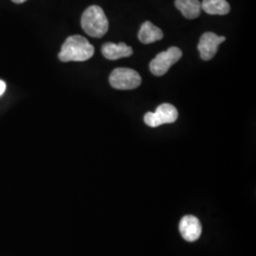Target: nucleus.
<instances>
[{"label": "nucleus", "instance_id": "obj_1", "mask_svg": "<svg viewBox=\"0 0 256 256\" xmlns=\"http://www.w3.org/2000/svg\"><path fill=\"white\" fill-rule=\"evenodd\" d=\"M95 52L94 46L81 36H72L64 41L58 54L62 62H84Z\"/></svg>", "mask_w": 256, "mask_h": 256}, {"label": "nucleus", "instance_id": "obj_2", "mask_svg": "<svg viewBox=\"0 0 256 256\" xmlns=\"http://www.w3.org/2000/svg\"><path fill=\"white\" fill-rule=\"evenodd\" d=\"M81 25L84 32L94 38L104 36L110 28L108 19L104 10L97 5H92L84 12Z\"/></svg>", "mask_w": 256, "mask_h": 256}, {"label": "nucleus", "instance_id": "obj_3", "mask_svg": "<svg viewBox=\"0 0 256 256\" xmlns=\"http://www.w3.org/2000/svg\"><path fill=\"white\" fill-rule=\"evenodd\" d=\"M111 86L120 90H131L138 88L142 84V77L136 70L128 68H118L110 76Z\"/></svg>", "mask_w": 256, "mask_h": 256}, {"label": "nucleus", "instance_id": "obj_4", "mask_svg": "<svg viewBox=\"0 0 256 256\" xmlns=\"http://www.w3.org/2000/svg\"><path fill=\"white\" fill-rule=\"evenodd\" d=\"M182 56V52L176 46H171L167 50L156 56L150 63V72L155 76H164L169 68Z\"/></svg>", "mask_w": 256, "mask_h": 256}, {"label": "nucleus", "instance_id": "obj_5", "mask_svg": "<svg viewBox=\"0 0 256 256\" xmlns=\"http://www.w3.org/2000/svg\"><path fill=\"white\" fill-rule=\"evenodd\" d=\"M178 117V112L173 104H162L155 112H148L144 116V122L150 128H158L165 124H173Z\"/></svg>", "mask_w": 256, "mask_h": 256}, {"label": "nucleus", "instance_id": "obj_6", "mask_svg": "<svg viewBox=\"0 0 256 256\" xmlns=\"http://www.w3.org/2000/svg\"><path fill=\"white\" fill-rule=\"evenodd\" d=\"M225 40V37L218 36L214 32L203 34L198 46L202 60L209 61L212 59L216 54L220 44H222Z\"/></svg>", "mask_w": 256, "mask_h": 256}, {"label": "nucleus", "instance_id": "obj_7", "mask_svg": "<svg viewBox=\"0 0 256 256\" xmlns=\"http://www.w3.org/2000/svg\"><path fill=\"white\" fill-rule=\"evenodd\" d=\"M202 224L194 216H185L180 222V232L186 241L194 242L202 236Z\"/></svg>", "mask_w": 256, "mask_h": 256}, {"label": "nucleus", "instance_id": "obj_8", "mask_svg": "<svg viewBox=\"0 0 256 256\" xmlns=\"http://www.w3.org/2000/svg\"><path fill=\"white\" fill-rule=\"evenodd\" d=\"M102 54L108 60H118L120 58L133 54V50L131 46H128L124 42H120L117 45L108 42L102 46Z\"/></svg>", "mask_w": 256, "mask_h": 256}, {"label": "nucleus", "instance_id": "obj_9", "mask_svg": "<svg viewBox=\"0 0 256 256\" xmlns=\"http://www.w3.org/2000/svg\"><path fill=\"white\" fill-rule=\"evenodd\" d=\"M138 40L144 44H151L164 38V32L150 21H146L140 28Z\"/></svg>", "mask_w": 256, "mask_h": 256}, {"label": "nucleus", "instance_id": "obj_10", "mask_svg": "<svg viewBox=\"0 0 256 256\" xmlns=\"http://www.w3.org/2000/svg\"><path fill=\"white\" fill-rule=\"evenodd\" d=\"M174 5L187 19L198 18L202 12V3L198 0H176Z\"/></svg>", "mask_w": 256, "mask_h": 256}, {"label": "nucleus", "instance_id": "obj_11", "mask_svg": "<svg viewBox=\"0 0 256 256\" xmlns=\"http://www.w3.org/2000/svg\"><path fill=\"white\" fill-rule=\"evenodd\" d=\"M202 9L209 14L225 16L230 10V4L226 0H203Z\"/></svg>", "mask_w": 256, "mask_h": 256}, {"label": "nucleus", "instance_id": "obj_12", "mask_svg": "<svg viewBox=\"0 0 256 256\" xmlns=\"http://www.w3.org/2000/svg\"><path fill=\"white\" fill-rule=\"evenodd\" d=\"M5 90H6V82L0 80V96L3 95Z\"/></svg>", "mask_w": 256, "mask_h": 256}, {"label": "nucleus", "instance_id": "obj_13", "mask_svg": "<svg viewBox=\"0 0 256 256\" xmlns=\"http://www.w3.org/2000/svg\"><path fill=\"white\" fill-rule=\"evenodd\" d=\"M14 3H16V4H22V3H24V2H26L27 0H12Z\"/></svg>", "mask_w": 256, "mask_h": 256}]
</instances>
